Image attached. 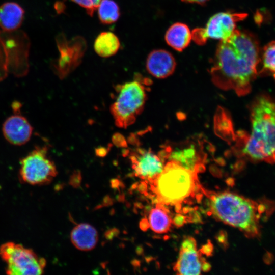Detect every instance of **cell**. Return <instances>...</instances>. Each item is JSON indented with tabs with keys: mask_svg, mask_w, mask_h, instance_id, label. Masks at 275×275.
Returning <instances> with one entry per match:
<instances>
[{
	"mask_svg": "<svg viewBox=\"0 0 275 275\" xmlns=\"http://www.w3.org/2000/svg\"><path fill=\"white\" fill-rule=\"evenodd\" d=\"M161 154L162 159L167 158L197 173L204 169L205 157L200 150V145L194 142H187L174 149L167 147Z\"/></svg>",
	"mask_w": 275,
	"mask_h": 275,
	"instance_id": "4fadbf2b",
	"label": "cell"
},
{
	"mask_svg": "<svg viewBox=\"0 0 275 275\" xmlns=\"http://www.w3.org/2000/svg\"><path fill=\"white\" fill-rule=\"evenodd\" d=\"M185 222V218L181 214L177 215L174 219L172 220V223H173L175 225L177 226H182Z\"/></svg>",
	"mask_w": 275,
	"mask_h": 275,
	"instance_id": "d4e9b609",
	"label": "cell"
},
{
	"mask_svg": "<svg viewBox=\"0 0 275 275\" xmlns=\"http://www.w3.org/2000/svg\"><path fill=\"white\" fill-rule=\"evenodd\" d=\"M97 9L100 21L105 24L116 22L120 15L118 5L113 0H101Z\"/></svg>",
	"mask_w": 275,
	"mask_h": 275,
	"instance_id": "44dd1931",
	"label": "cell"
},
{
	"mask_svg": "<svg viewBox=\"0 0 275 275\" xmlns=\"http://www.w3.org/2000/svg\"><path fill=\"white\" fill-rule=\"evenodd\" d=\"M0 257L6 263V271L9 274H41L46 265L45 259L33 250L13 242L1 245Z\"/></svg>",
	"mask_w": 275,
	"mask_h": 275,
	"instance_id": "8992f818",
	"label": "cell"
},
{
	"mask_svg": "<svg viewBox=\"0 0 275 275\" xmlns=\"http://www.w3.org/2000/svg\"><path fill=\"white\" fill-rule=\"evenodd\" d=\"M261 61V72L269 73L275 78V41L269 42L264 47Z\"/></svg>",
	"mask_w": 275,
	"mask_h": 275,
	"instance_id": "7402d4cb",
	"label": "cell"
},
{
	"mask_svg": "<svg viewBox=\"0 0 275 275\" xmlns=\"http://www.w3.org/2000/svg\"><path fill=\"white\" fill-rule=\"evenodd\" d=\"M181 1L188 3H195L200 5H204L209 0H181Z\"/></svg>",
	"mask_w": 275,
	"mask_h": 275,
	"instance_id": "484cf974",
	"label": "cell"
},
{
	"mask_svg": "<svg viewBox=\"0 0 275 275\" xmlns=\"http://www.w3.org/2000/svg\"><path fill=\"white\" fill-rule=\"evenodd\" d=\"M176 66V63L173 56L164 49L154 50L147 58V70L151 75L157 78H165L171 75Z\"/></svg>",
	"mask_w": 275,
	"mask_h": 275,
	"instance_id": "9a60e30c",
	"label": "cell"
},
{
	"mask_svg": "<svg viewBox=\"0 0 275 275\" xmlns=\"http://www.w3.org/2000/svg\"><path fill=\"white\" fill-rule=\"evenodd\" d=\"M0 36L5 47L9 73L17 77L26 76L29 71L30 39L22 30H1Z\"/></svg>",
	"mask_w": 275,
	"mask_h": 275,
	"instance_id": "ba28073f",
	"label": "cell"
},
{
	"mask_svg": "<svg viewBox=\"0 0 275 275\" xmlns=\"http://www.w3.org/2000/svg\"><path fill=\"white\" fill-rule=\"evenodd\" d=\"M46 146H36L20 160V181L32 185L50 182L57 174L54 162L47 155Z\"/></svg>",
	"mask_w": 275,
	"mask_h": 275,
	"instance_id": "52a82bcc",
	"label": "cell"
},
{
	"mask_svg": "<svg viewBox=\"0 0 275 275\" xmlns=\"http://www.w3.org/2000/svg\"><path fill=\"white\" fill-rule=\"evenodd\" d=\"M191 40V31L186 24L181 22L172 24L165 34L167 43L178 51H182L185 49Z\"/></svg>",
	"mask_w": 275,
	"mask_h": 275,
	"instance_id": "ac0fdd59",
	"label": "cell"
},
{
	"mask_svg": "<svg viewBox=\"0 0 275 275\" xmlns=\"http://www.w3.org/2000/svg\"><path fill=\"white\" fill-rule=\"evenodd\" d=\"M33 128L28 119L20 112H14L8 117L2 126L5 139L10 144L15 146L25 144L30 140Z\"/></svg>",
	"mask_w": 275,
	"mask_h": 275,
	"instance_id": "5bb4252c",
	"label": "cell"
},
{
	"mask_svg": "<svg viewBox=\"0 0 275 275\" xmlns=\"http://www.w3.org/2000/svg\"><path fill=\"white\" fill-rule=\"evenodd\" d=\"M73 2L85 8L90 16H92L94 12L97 7L101 0H71Z\"/></svg>",
	"mask_w": 275,
	"mask_h": 275,
	"instance_id": "cb8c5ba5",
	"label": "cell"
},
{
	"mask_svg": "<svg viewBox=\"0 0 275 275\" xmlns=\"http://www.w3.org/2000/svg\"><path fill=\"white\" fill-rule=\"evenodd\" d=\"M202 190L208 198L212 216L238 229L248 238L260 236V219L265 220L275 210V202L265 198L257 202L229 191Z\"/></svg>",
	"mask_w": 275,
	"mask_h": 275,
	"instance_id": "7a4b0ae2",
	"label": "cell"
},
{
	"mask_svg": "<svg viewBox=\"0 0 275 275\" xmlns=\"http://www.w3.org/2000/svg\"><path fill=\"white\" fill-rule=\"evenodd\" d=\"M260 62L256 37L249 32L236 29L217 46L210 70L212 81L221 89L244 96L251 91Z\"/></svg>",
	"mask_w": 275,
	"mask_h": 275,
	"instance_id": "6da1fadb",
	"label": "cell"
},
{
	"mask_svg": "<svg viewBox=\"0 0 275 275\" xmlns=\"http://www.w3.org/2000/svg\"><path fill=\"white\" fill-rule=\"evenodd\" d=\"M129 159L134 175L148 182L154 180L164 166L160 155L150 149L136 148L130 153Z\"/></svg>",
	"mask_w": 275,
	"mask_h": 275,
	"instance_id": "8fae6325",
	"label": "cell"
},
{
	"mask_svg": "<svg viewBox=\"0 0 275 275\" xmlns=\"http://www.w3.org/2000/svg\"><path fill=\"white\" fill-rule=\"evenodd\" d=\"M149 225L154 232L162 234L168 232L171 227L172 219L165 206L157 203L149 215Z\"/></svg>",
	"mask_w": 275,
	"mask_h": 275,
	"instance_id": "d6986e66",
	"label": "cell"
},
{
	"mask_svg": "<svg viewBox=\"0 0 275 275\" xmlns=\"http://www.w3.org/2000/svg\"><path fill=\"white\" fill-rule=\"evenodd\" d=\"M120 46L117 36L111 32L99 34L94 41V48L98 55L103 58L115 54Z\"/></svg>",
	"mask_w": 275,
	"mask_h": 275,
	"instance_id": "ffe728a7",
	"label": "cell"
},
{
	"mask_svg": "<svg viewBox=\"0 0 275 275\" xmlns=\"http://www.w3.org/2000/svg\"><path fill=\"white\" fill-rule=\"evenodd\" d=\"M247 16L244 13L221 12L213 15L204 28L191 31L192 40L199 45L205 44L208 39L220 41L231 36L236 29V24Z\"/></svg>",
	"mask_w": 275,
	"mask_h": 275,
	"instance_id": "9c48e42d",
	"label": "cell"
},
{
	"mask_svg": "<svg viewBox=\"0 0 275 275\" xmlns=\"http://www.w3.org/2000/svg\"><path fill=\"white\" fill-rule=\"evenodd\" d=\"M24 15L23 9L17 3L3 4L0 6V28L6 32L17 30L23 22Z\"/></svg>",
	"mask_w": 275,
	"mask_h": 275,
	"instance_id": "2e32d148",
	"label": "cell"
},
{
	"mask_svg": "<svg viewBox=\"0 0 275 275\" xmlns=\"http://www.w3.org/2000/svg\"><path fill=\"white\" fill-rule=\"evenodd\" d=\"M197 174L168 160L160 174L148 182L158 203L179 206L200 187Z\"/></svg>",
	"mask_w": 275,
	"mask_h": 275,
	"instance_id": "277c9868",
	"label": "cell"
},
{
	"mask_svg": "<svg viewBox=\"0 0 275 275\" xmlns=\"http://www.w3.org/2000/svg\"><path fill=\"white\" fill-rule=\"evenodd\" d=\"M144 84L138 76L136 79L117 86L116 98L110 110L118 127H128L143 111L147 99Z\"/></svg>",
	"mask_w": 275,
	"mask_h": 275,
	"instance_id": "5b68a950",
	"label": "cell"
},
{
	"mask_svg": "<svg viewBox=\"0 0 275 275\" xmlns=\"http://www.w3.org/2000/svg\"><path fill=\"white\" fill-rule=\"evenodd\" d=\"M60 57L53 64L57 75L65 78L80 64L86 48L85 40L76 37L68 41L64 35H59L56 39Z\"/></svg>",
	"mask_w": 275,
	"mask_h": 275,
	"instance_id": "30bf717a",
	"label": "cell"
},
{
	"mask_svg": "<svg viewBox=\"0 0 275 275\" xmlns=\"http://www.w3.org/2000/svg\"><path fill=\"white\" fill-rule=\"evenodd\" d=\"M8 73L5 47L0 36V82L6 78Z\"/></svg>",
	"mask_w": 275,
	"mask_h": 275,
	"instance_id": "603a6c76",
	"label": "cell"
},
{
	"mask_svg": "<svg viewBox=\"0 0 275 275\" xmlns=\"http://www.w3.org/2000/svg\"><path fill=\"white\" fill-rule=\"evenodd\" d=\"M209 264L202 257L197 248L195 238L188 236L181 244L178 258L174 270L178 274L198 275L202 271H208Z\"/></svg>",
	"mask_w": 275,
	"mask_h": 275,
	"instance_id": "7c38bea8",
	"label": "cell"
},
{
	"mask_svg": "<svg viewBox=\"0 0 275 275\" xmlns=\"http://www.w3.org/2000/svg\"><path fill=\"white\" fill-rule=\"evenodd\" d=\"M70 239L77 249L87 251L93 249L97 244L98 235L96 230L91 225L82 223L72 230Z\"/></svg>",
	"mask_w": 275,
	"mask_h": 275,
	"instance_id": "e0dca14e",
	"label": "cell"
},
{
	"mask_svg": "<svg viewBox=\"0 0 275 275\" xmlns=\"http://www.w3.org/2000/svg\"><path fill=\"white\" fill-rule=\"evenodd\" d=\"M251 132L243 133L242 155L253 161L275 163V102L269 96H258L251 107Z\"/></svg>",
	"mask_w": 275,
	"mask_h": 275,
	"instance_id": "3957f363",
	"label": "cell"
}]
</instances>
